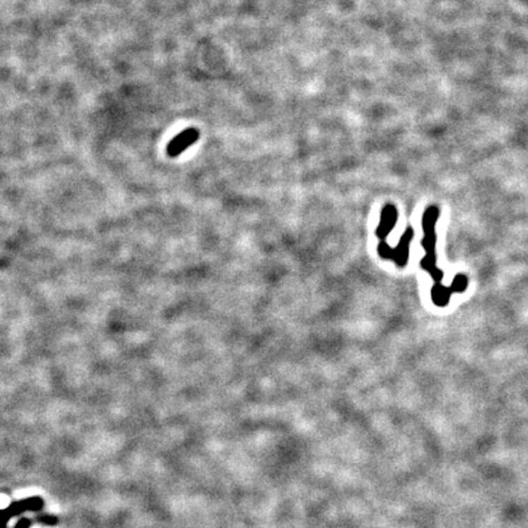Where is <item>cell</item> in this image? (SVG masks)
<instances>
[{"label":"cell","instance_id":"6","mask_svg":"<svg viewBox=\"0 0 528 528\" xmlns=\"http://www.w3.org/2000/svg\"><path fill=\"white\" fill-rule=\"evenodd\" d=\"M469 284V279L464 274H458L454 278V282L451 284L450 289L453 290V292H464Z\"/></svg>","mask_w":528,"mask_h":528},{"label":"cell","instance_id":"1","mask_svg":"<svg viewBox=\"0 0 528 528\" xmlns=\"http://www.w3.org/2000/svg\"><path fill=\"white\" fill-rule=\"evenodd\" d=\"M439 218V209L435 206L428 208L425 211L422 227L425 232V237L422 241V246L425 248V256L421 261V267L430 273V277L435 282H442L444 278V273L437 267V256H435V243H437V235H435V224Z\"/></svg>","mask_w":528,"mask_h":528},{"label":"cell","instance_id":"3","mask_svg":"<svg viewBox=\"0 0 528 528\" xmlns=\"http://www.w3.org/2000/svg\"><path fill=\"white\" fill-rule=\"evenodd\" d=\"M398 220V211L393 204H386L380 213V222L377 229V236L382 241H385L390 232L394 229Z\"/></svg>","mask_w":528,"mask_h":528},{"label":"cell","instance_id":"5","mask_svg":"<svg viewBox=\"0 0 528 528\" xmlns=\"http://www.w3.org/2000/svg\"><path fill=\"white\" fill-rule=\"evenodd\" d=\"M453 295V290L450 287H445L442 282H435L432 287V300L437 306L445 307L449 303Z\"/></svg>","mask_w":528,"mask_h":528},{"label":"cell","instance_id":"8","mask_svg":"<svg viewBox=\"0 0 528 528\" xmlns=\"http://www.w3.org/2000/svg\"><path fill=\"white\" fill-rule=\"evenodd\" d=\"M38 521L42 523H45V525H54V523L56 522L55 518H53V516H48V515L40 516V518H38Z\"/></svg>","mask_w":528,"mask_h":528},{"label":"cell","instance_id":"2","mask_svg":"<svg viewBox=\"0 0 528 528\" xmlns=\"http://www.w3.org/2000/svg\"><path fill=\"white\" fill-rule=\"evenodd\" d=\"M198 139H199V131L197 128H188L169 142L167 153L172 158L179 157L186 149H190L195 142H197Z\"/></svg>","mask_w":528,"mask_h":528},{"label":"cell","instance_id":"4","mask_svg":"<svg viewBox=\"0 0 528 528\" xmlns=\"http://www.w3.org/2000/svg\"><path fill=\"white\" fill-rule=\"evenodd\" d=\"M414 239V230L409 227L404 235L401 236L400 241L398 246L394 248V255H393V261L399 266V267H405L409 255H410V243Z\"/></svg>","mask_w":528,"mask_h":528},{"label":"cell","instance_id":"9","mask_svg":"<svg viewBox=\"0 0 528 528\" xmlns=\"http://www.w3.org/2000/svg\"><path fill=\"white\" fill-rule=\"evenodd\" d=\"M31 520L30 518H21L19 522L16 523L15 528H29L30 527Z\"/></svg>","mask_w":528,"mask_h":528},{"label":"cell","instance_id":"7","mask_svg":"<svg viewBox=\"0 0 528 528\" xmlns=\"http://www.w3.org/2000/svg\"><path fill=\"white\" fill-rule=\"evenodd\" d=\"M378 253L383 259H393L394 248H391L386 242L380 241L379 245H378Z\"/></svg>","mask_w":528,"mask_h":528}]
</instances>
